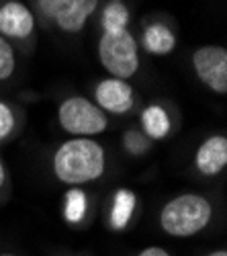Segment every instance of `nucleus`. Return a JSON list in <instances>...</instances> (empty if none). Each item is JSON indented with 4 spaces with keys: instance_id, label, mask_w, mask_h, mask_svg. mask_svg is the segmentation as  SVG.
Wrapping results in <instances>:
<instances>
[{
    "instance_id": "9b49d317",
    "label": "nucleus",
    "mask_w": 227,
    "mask_h": 256,
    "mask_svg": "<svg viewBox=\"0 0 227 256\" xmlns=\"http://www.w3.org/2000/svg\"><path fill=\"white\" fill-rule=\"evenodd\" d=\"M137 211V195L133 193L131 188H115L111 201H109V213H107V222L109 228L113 232H125Z\"/></svg>"
},
{
    "instance_id": "f8f14e48",
    "label": "nucleus",
    "mask_w": 227,
    "mask_h": 256,
    "mask_svg": "<svg viewBox=\"0 0 227 256\" xmlns=\"http://www.w3.org/2000/svg\"><path fill=\"white\" fill-rule=\"evenodd\" d=\"M172 115L162 102H150L139 111V130L152 142H162L172 134Z\"/></svg>"
},
{
    "instance_id": "20e7f679",
    "label": "nucleus",
    "mask_w": 227,
    "mask_h": 256,
    "mask_svg": "<svg viewBox=\"0 0 227 256\" xmlns=\"http://www.w3.org/2000/svg\"><path fill=\"white\" fill-rule=\"evenodd\" d=\"M57 123L70 138H96L109 130V115L84 94L66 96L57 106Z\"/></svg>"
},
{
    "instance_id": "412c9836",
    "label": "nucleus",
    "mask_w": 227,
    "mask_h": 256,
    "mask_svg": "<svg viewBox=\"0 0 227 256\" xmlns=\"http://www.w3.org/2000/svg\"><path fill=\"white\" fill-rule=\"evenodd\" d=\"M205 256H227V250H225V248H217V250H211V252H207Z\"/></svg>"
},
{
    "instance_id": "aec40b11",
    "label": "nucleus",
    "mask_w": 227,
    "mask_h": 256,
    "mask_svg": "<svg viewBox=\"0 0 227 256\" xmlns=\"http://www.w3.org/2000/svg\"><path fill=\"white\" fill-rule=\"evenodd\" d=\"M135 256H172V254L162 246H146V248H141Z\"/></svg>"
},
{
    "instance_id": "2eb2a0df",
    "label": "nucleus",
    "mask_w": 227,
    "mask_h": 256,
    "mask_svg": "<svg viewBox=\"0 0 227 256\" xmlns=\"http://www.w3.org/2000/svg\"><path fill=\"white\" fill-rule=\"evenodd\" d=\"M20 132V113L14 104L0 98V144L10 142Z\"/></svg>"
},
{
    "instance_id": "9d476101",
    "label": "nucleus",
    "mask_w": 227,
    "mask_h": 256,
    "mask_svg": "<svg viewBox=\"0 0 227 256\" xmlns=\"http://www.w3.org/2000/svg\"><path fill=\"white\" fill-rule=\"evenodd\" d=\"M139 50H143L150 56H170L176 46H178V37L172 31V27H168L166 23H160V20H152L146 27L141 29L139 41H137Z\"/></svg>"
},
{
    "instance_id": "4468645a",
    "label": "nucleus",
    "mask_w": 227,
    "mask_h": 256,
    "mask_svg": "<svg viewBox=\"0 0 227 256\" xmlns=\"http://www.w3.org/2000/svg\"><path fill=\"white\" fill-rule=\"evenodd\" d=\"M131 12L125 0H109L100 10V29L102 33H113V31H125L129 29Z\"/></svg>"
},
{
    "instance_id": "ddd939ff",
    "label": "nucleus",
    "mask_w": 227,
    "mask_h": 256,
    "mask_svg": "<svg viewBox=\"0 0 227 256\" xmlns=\"http://www.w3.org/2000/svg\"><path fill=\"white\" fill-rule=\"evenodd\" d=\"M90 211V197L84 186H68L61 199V218L68 226H82Z\"/></svg>"
},
{
    "instance_id": "423d86ee",
    "label": "nucleus",
    "mask_w": 227,
    "mask_h": 256,
    "mask_svg": "<svg viewBox=\"0 0 227 256\" xmlns=\"http://www.w3.org/2000/svg\"><path fill=\"white\" fill-rule=\"evenodd\" d=\"M92 100L105 115L123 117L133 111V106L137 102V92L129 80L109 76L94 84Z\"/></svg>"
},
{
    "instance_id": "dca6fc26",
    "label": "nucleus",
    "mask_w": 227,
    "mask_h": 256,
    "mask_svg": "<svg viewBox=\"0 0 227 256\" xmlns=\"http://www.w3.org/2000/svg\"><path fill=\"white\" fill-rule=\"evenodd\" d=\"M152 148H154V142L148 136H143L141 130H135L133 127V130H127L123 134V150H125V154L131 158L146 156Z\"/></svg>"
},
{
    "instance_id": "39448f33",
    "label": "nucleus",
    "mask_w": 227,
    "mask_h": 256,
    "mask_svg": "<svg viewBox=\"0 0 227 256\" xmlns=\"http://www.w3.org/2000/svg\"><path fill=\"white\" fill-rule=\"evenodd\" d=\"M193 72L203 86L223 96L227 94V50L223 46H201L191 58Z\"/></svg>"
},
{
    "instance_id": "0eeeda50",
    "label": "nucleus",
    "mask_w": 227,
    "mask_h": 256,
    "mask_svg": "<svg viewBox=\"0 0 227 256\" xmlns=\"http://www.w3.org/2000/svg\"><path fill=\"white\" fill-rule=\"evenodd\" d=\"M37 29L35 12L20 0H4L0 4V37L14 44H27Z\"/></svg>"
},
{
    "instance_id": "4be33fe9",
    "label": "nucleus",
    "mask_w": 227,
    "mask_h": 256,
    "mask_svg": "<svg viewBox=\"0 0 227 256\" xmlns=\"http://www.w3.org/2000/svg\"><path fill=\"white\" fill-rule=\"evenodd\" d=\"M0 256H18V254H14V252H0Z\"/></svg>"
},
{
    "instance_id": "1a4fd4ad",
    "label": "nucleus",
    "mask_w": 227,
    "mask_h": 256,
    "mask_svg": "<svg viewBox=\"0 0 227 256\" xmlns=\"http://www.w3.org/2000/svg\"><path fill=\"white\" fill-rule=\"evenodd\" d=\"M100 0H59L51 23L66 35H78L84 31L90 16L98 10Z\"/></svg>"
},
{
    "instance_id": "f3484780",
    "label": "nucleus",
    "mask_w": 227,
    "mask_h": 256,
    "mask_svg": "<svg viewBox=\"0 0 227 256\" xmlns=\"http://www.w3.org/2000/svg\"><path fill=\"white\" fill-rule=\"evenodd\" d=\"M16 70V54L14 46L4 37H0V82H6L12 78Z\"/></svg>"
},
{
    "instance_id": "a211bd4d",
    "label": "nucleus",
    "mask_w": 227,
    "mask_h": 256,
    "mask_svg": "<svg viewBox=\"0 0 227 256\" xmlns=\"http://www.w3.org/2000/svg\"><path fill=\"white\" fill-rule=\"evenodd\" d=\"M57 2L59 0H35V10L43 16L45 20H53V14L57 10Z\"/></svg>"
},
{
    "instance_id": "6ab92c4d",
    "label": "nucleus",
    "mask_w": 227,
    "mask_h": 256,
    "mask_svg": "<svg viewBox=\"0 0 227 256\" xmlns=\"http://www.w3.org/2000/svg\"><path fill=\"white\" fill-rule=\"evenodd\" d=\"M10 188V178H8V168H6V162L0 156V197L6 195Z\"/></svg>"
},
{
    "instance_id": "7ed1b4c3",
    "label": "nucleus",
    "mask_w": 227,
    "mask_h": 256,
    "mask_svg": "<svg viewBox=\"0 0 227 256\" xmlns=\"http://www.w3.org/2000/svg\"><path fill=\"white\" fill-rule=\"evenodd\" d=\"M96 56L107 74L121 80L133 78L141 66L137 39L129 29L100 33L96 44Z\"/></svg>"
},
{
    "instance_id": "f03ea898",
    "label": "nucleus",
    "mask_w": 227,
    "mask_h": 256,
    "mask_svg": "<svg viewBox=\"0 0 227 256\" xmlns=\"http://www.w3.org/2000/svg\"><path fill=\"white\" fill-rule=\"evenodd\" d=\"M213 201L203 193H180L160 207L158 226L172 238H193L213 222Z\"/></svg>"
},
{
    "instance_id": "f257e3e1",
    "label": "nucleus",
    "mask_w": 227,
    "mask_h": 256,
    "mask_svg": "<svg viewBox=\"0 0 227 256\" xmlns=\"http://www.w3.org/2000/svg\"><path fill=\"white\" fill-rule=\"evenodd\" d=\"M107 170V150L94 138H68L51 156V174L66 186H84Z\"/></svg>"
},
{
    "instance_id": "6e6552de",
    "label": "nucleus",
    "mask_w": 227,
    "mask_h": 256,
    "mask_svg": "<svg viewBox=\"0 0 227 256\" xmlns=\"http://www.w3.org/2000/svg\"><path fill=\"white\" fill-rule=\"evenodd\" d=\"M195 170L205 178H215L227 168V136L213 134L205 138L193 156Z\"/></svg>"
}]
</instances>
